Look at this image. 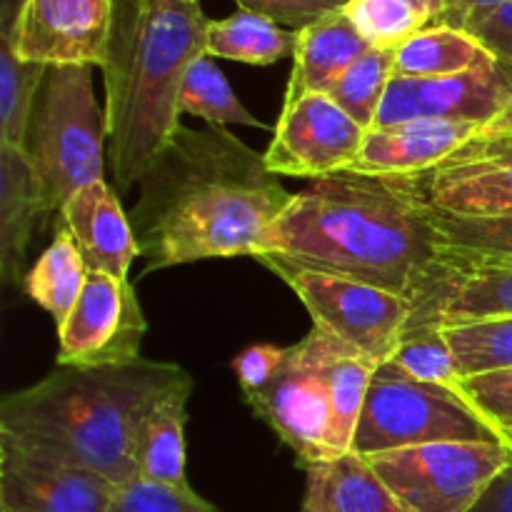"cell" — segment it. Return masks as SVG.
Returning <instances> with one entry per match:
<instances>
[{"label":"cell","mask_w":512,"mask_h":512,"mask_svg":"<svg viewBox=\"0 0 512 512\" xmlns=\"http://www.w3.org/2000/svg\"><path fill=\"white\" fill-rule=\"evenodd\" d=\"M390 290L413 305L405 335L440 328L455 258L443 245L420 175L343 170L293 193L258 253ZM253 255V258H255Z\"/></svg>","instance_id":"cell-1"},{"label":"cell","mask_w":512,"mask_h":512,"mask_svg":"<svg viewBox=\"0 0 512 512\" xmlns=\"http://www.w3.org/2000/svg\"><path fill=\"white\" fill-rule=\"evenodd\" d=\"M138 185L130 223L143 275L210 258H253L293 200L265 155L218 125L180 123Z\"/></svg>","instance_id":"cell-2"},{"label":"cell","mask_w":512,"mask_h":512,"mask_svg":"<svg viewBox=\"0 0 512 512\" xmlns=\"http://www.w3.org/2000/svg\"><path fill=\"white\" fill-rule=\"evenodd\" d=\"M175 363L135 360L105 368H55L0 405V433L40 455L103 475L138 480V445L150 410L188 383Z\"/></svg>","instance_id":"cell-3"},{"label":"cell","mask_w":512,"mask_h":512,"mask_svg":"<svg viewBox=\"0 0 512 512\" xmlns=\"http://www.w3.org/2000/svg\"><path fill=\"white\" fill-rule=\"evenodd\" d=\"M200 0H115L103 63L105 120L120 195L140 183L180 128V88L205 55Z\"/></svg>","instance_id":"cell-4"},{"label":"cell","mask_w":512,"mask_h":512,"mask_svg":"<svg viewBox=\"0 0 512 512\" xmlns=\"http://www.w3.org/2000/svg\"><path fill=\"white\" fill-rule=\"evenodd\" d=\"M108 120L93 90V65H50L35 95L23 155L45 215L70 195L103 180Z\"/></svg>","instance_id":"cell-5"},{"label":"cell","mask_w":512,"mask_h":512,"mask_svg":"<svg viewBox=\"0 0 512 512\" xmlns=\"http://www.w3.org/2000/svg\"><path fill=\"white\" fill-rule=\"evenodd\" d=\"M433 443L512 445L463 395L378 368L355 428L353 453L370 458Z\"/></svg>","instance_id":"cell-6"},{"label":"cell","mask_w":512,"mask_h":512,"mask_svg":"<svg viewBox=\"0 0 512 512\" xmlns=\"http://www.w3.org/2000/svg\"><path fill=\"white\" fill-rule=\"evenodd\" d=\"M253 260L278 275L298 295L313 318V328L350 345L378 368L388 363L403 343L413 320V305L400 295L360 280L308 270L273 253H260Z\"/></svg>","instance_id":"cell-7"},{"label":"cell","mask_w":512,"mask_h":512,"mask_svg":"<svg viewBox=\"0 0 512 512\" xmlns=\"http://www.w3.org/2000/svg\"><path fill=\"white\" fill-rule=\"evenodd\" d=\"M405 512H470L512 460L503 443H433L370 455Z\"/></svg>","instance_id":"cell-8"},{"label":"cell","mask_w":512,"mask_h":512,"mask_svg":"<svg viewBox=\"0 0 512 512\" xmlns=\"http://www.w3.org/2000/svg\"><path fill=\"white\" fill-rule=\"evenodd\" d=\"M245 403L298 455L303 468L340 458L315 328L300 343L290 345L275 378L258 393L245 395Z\"/></svg>","instance_id":"cell-9"},{"label":"cell","mask_w":512,"mask_h":512,"mask_svg":"<svg viewBox=\"0 0 512 512\" xmlns=\"http://www.w3.org/2000/svg\"><path fill=\"white\" fill-rule=\"evenodd\" d=\"M115 0H3L0 30L28 63L103 68Z\"/></svg>","instance_id":"cell-10"},{"label":"cell","mask_w":512,"mask_h":512,"mask_svg":"<svg viewBox=\"0 0 512 512\" xmlns=\"http://www.w3.org/2000/svg\"><path fill=\"white\" fill-rule=\"evenodd\" d=\"M143 308L128 280L88 270L83 293L58 328L60 368H105L140 360Z\"/></svg>","instance_id":"cell-11"},{"label":"cell","mask_w":512,"mask_h":512,"mask_svg":"<svg viewBox=\"0 0 512 512\" xmlns=\"http://www.w3.org/2000/svg\"><path fill=\"white\" fill-rule=\"evenodd\" d=\"M368 130L355 123L328 93H308L283 103L265 165L275 175L320 180L350 170Z\"/></svg>","instance_id":"cell-12"},{"label":"cell","mask_w":512,"mask_h":512,"mask_svg":"<svg viewBox=\"0 0 512 512\" xmlns=\"http://www.w3.org/2000/svg\"><path fill=\"white\" fill-rule=\"evenodd\" d=\"M512 103V65H478L443 78H393L373 128L408 120H458L488 125Z\"/></svg>","instance_id":"cell-13"},{"label":"cell","mask_w":512,"mask_h":512,"mask_svg":"<svg viewBox=\"0 0 512 512\" xmlns=\"http://www.w3.org/2000/svg\"><path fill=\"white\" fill-rule=\"evenodd\" d=\"M118 485L0 433V512H108Z\"/></svg>","instance_id":"cell-14"},{"label":"cell","mask_w":512,"mask_h":512,"mask_svg":"<svg viewBox=\"0 0 512 512\" xmlns=\"http://www.w3.org/2000/svg\"><path fill=\"white\" fill-rule=\"evenodd\" d=\"M430 205L460 218H512V138L478 135L420 175Z\"/></svg>","instance_id":"cell-15"},{"label":"cell","mask_w":512,"mask_h":512,"mask_svg":"<svg viewBox=\"0 0 512 512\" xmlns=\"http://www.w3.org/2000/svg\"><path fill=\"white\" fill-rule=\"evenodd\" d=\"M483 133L480 123L458 120H408L368 130L350 173L410 178L425 175Z\"/></svg>","instance_id":"cell-16"},{"label":"cell","mask_w":512,"mask_h":512,"mask_svg":"<svg viewBox=\"0 0 512 512\" xmlns=\"http://www.w3.org/2000/svg\"><path fill=\"white\" fill-rule=\"evenodd\" d=\"M58 215V225L68 230L88 270L128 280L130 265L140 258L138 240L130 215L105 178L70 195Z\"/></svg>","instance_id":"cell-17"},{"label":"cell","mask_w":512,"mask_h":512,"mask_svg":"<svg viewBox=\"0 0 512 512\" xmlns=\"http://www.w3.org/2000/svg\"><path fill=\"white\" fill-rule=\"evenodd\" d=\"M373 45L360 35L345 8L298 30L285 103L308 93H325Z\"/></svg>","instance_id":"cell-18"},{"label":"cell","mask_w":512,"mask_h":512,"mask_svg":"<svg viewBox=\"0 0 512 512\" xmlns=\"http://www.w3.org/2000/svg\"><path fill=\"white\" fill-rule=\"evenodd\" d=\"M45 218L48 215L23 150L0 143V278L5 285L25 280L28 245Z\"/></svg>","instance_id":"cell-19"},{"label":"cell","mask_w":512,"mask_h":512,"mask_svg":"<svg viewBox=\"0 0 512 512\" xmlns=\"http://www.w3.org/2000/svg\"><path fill=\"white\" fill-rule=\"evenodd\" d=\"M303 510L310 512H405L368 458H340L305 465Z\"/></svg>","instance_id":"cell-20"},{"label":"cell","mask_w":512,"mask_h":512,"mask_svg":"<svg viewBox=\"0 0 512 512\" xmlns=\"http://www.w3.org/2000/svg\"><path fill=\"white\" fill-rule=\"evenodd\" d=\"M193 378L165 393L150 410L138 445V480L168 488H188L185 473V423Z\"/></svg>","instance_id":"cell-21"},{"label":"cell","mask_w":512,"mask_h":512,"mask_svg":"<svg viewBox=\"0 0 512 512\" xmlns=\"http://www.w3.org/2000/svg\"><path fill=\"white\" fill-rule=\"evenodd\" d=\"M318 330L320 368H323L325 388H328L330 410H333V438L340 455L353 450L355 428L368 398L378 365L338 338Z\"/></svg>","instance_id":"cell-22"},{"label":"cell","mask_w":512,"mask_h":512,"mask_svg":"<svg viewBox=\"0 0 512 512\" xmlns=\"http://www.w3.org/2000/svg\"><path fill=\"white\" fill-rule=\"evenodd\" d=\"M455 268L440 308V328L512 318V263H473L453 253Z\"/></svg>","instance_id":"cell-23"},{"label":"cell","mask_w":512,"mask_h":512,"mask_svg":"<svg viewBox=\"0 0 512 512\" xmlns=\"http://www.w3.org/2000/svg\"><path fill=\"white\" fill-rule=\"evenodd\" d=\"M295 45L298 30H288L248 10H238L223 20H208L205 28V55L210 58L273 65L283 58H293Z\"/></svg>","instance_id":"cell-24"},{"label":"cell","mask_w":512,"mask_h":512,"mask_svg":"<svg viewBox=\"0 0 512 512\" xmlns=\"http://www.w3.org/2000/svg\"><path fill=\"white\" fill-rule=\"evenodd\" d=\"M495 60L478 40L453 25H433L395 48V78H443Z\"/></svg>","instance_id":"cell-25"},{"label":"cell","mask_w":512,"mask_h":512,"mask_svg":"<svg viewBox=\"0 0 512 512\" xmlns=\"http://www.w3.org/2000/svg\"><path fill=\"white\" fill-rule=\"evenodd\" d=\"M85 278H88V265H85L78 245L73 243L68 230L58 225L53 243L43 250V255L25 275L23 288L28 298L40 305L60 328L73 305L78 303Z\"/></svg>","instance_id":"cell-26"},{"label":"cell","mask_w":512,"mask_h":512,"mask_svg":"<svg viewBox=\"0 0 512 512\" xmlns=\"http://www.w3.org/2000/svg\"><path fill=\"white\" fill-rule=\"evenodd\" d=\"M345 13L373 48H398L420 30L440 25L445 0H348Z\"/></svg>","instance_id":"cell-27"},{"label":"cell","mask_w":512,"mask_h":512,"mask_svg":"<svg viewBox=\"0 0 512 512\" xmlns=\"http://www.w3.org/2000/svg\"><path fill=\"white\" fill-rule=\"evenodd\" d=\"M180 113L198 115L208 125H248L265 128L230 88L223 70L213 63L210 55H200L190 63L180 88Z\"/></svg>","instance_id":"cell-28"},{"label":"cell","mask_w":512,"mask_h":512,"mask_svg":"<svg viewBox=\"0 0 512 512\" xmlns=\"http://www.w3.org/2000/svg\"><path fill=\"white\" fill-rule=\"evenodd\" d=\"M45 65L18 58L13 40L0 30V143L23 150L25 130L35 95L45 78Z\"/></svg>","instance_id":"cell-29"},{"label":"cell","mask_w":512,"mask_h":512,"mask_svg":"<svg viewBox=\"0 0 512 512\" xmlns=\"http://www.w3.org/2000/svg\"><path fill=\"white\" fill-rule=\"evenodd\" d=\"M395 78V48H370L325 93L365 130H373L385 93Z\"/></svg>","instance_id":"cell-30"},{"label":"cell","mask_w":512,"mask_h":512,"mask_svg":"<svg viewBox=\"0 0 512 512\" xmlns=\"http://www.w3.org/2000/svg\"><path fill=\"white\" fill-rule=\"evenodd\" d=\"M380 368L403 375V378L418 380V383L453 390V393L468 398L463 390V375H460L443 328L418 330V333L405 335L393 358Z\"/></svg>","instance_id":"cell-31"},{"label":"cell","mask_w":512,"mask_h":512,"mask_svg":"<svg viewBox=\"0 0 512 512\" xmlns=\"http://www.w3.org/2000/svg\"><path fill=\"white\" fill-rule=\"evenodd\" d=\"M443 333L463 380L512 368V318L448 325Z\"/></svg>","instance_id":"cell-32"},{"label":"cell","mask_w":512,"mask_h":512,"mask_svg":"<svg viewBox=\"0 0 512 512\" xmlns=\"http://www.w3.org/2000/svg\"><path fill=\"white\" fill-rule=\"evenodd\" d=\"M435 225L450 253L473 263H512V218H460L435 210Z\"/></svg>","instance_id":"cell-33"},{"label":"cell","mask_w":512,"mask_h":512,"mask_svg":"<svg viewBox=\"0 0 512 512\" xmlns=\"http://www.w3.org/2000/svg\"><path fill=\"white\" fill-rule=\"evenodd\" d=\"M108 512H220L193 488H168L148 480H133L115 493Z\"/></svg>","instance_id":"cell-34"},{"label":"cell","mask_w":512,"mask_h":512,"mask_svg":"<svg viewBox=\"0 0 512 512\" xmlns=\"http://www.w3.org/2000/svg\"><path fill=\"white\" fill-rule=\"evenodd\" d=\"M463 390L475 410L503 430L512 443V368L465 378Z\"/></svg>","instance_id":"cell-35"},{"label":"cell","mask_w":512,"mask_h":512,"mask_svg":"<svg viewBox=\"0 0 512 512\" xmlns=\"http://www.w3.org/2000/svg\"><path fill=\"white\" fill-rule=\"evenodd\" d=\"M458 28L473 35L498 63L512 65V3L475 10L460 20Z\"/></svg>","instance_id":"cell-36"},{"label":"cell","mask_w":512,"mask_h":512,"mask_svg":"<svg viewBox=\"0 0 512 512\" xmlns=\"http://www.w3.org/2000/svg\"><path fill=\"white\" fill-rule=\"evenodd\" d=\"M240 10L258 13L285 28L300 30L328 13L345 8L348 0H235Z\"/></svg>","instance_id":"cell-37"},{"label":"cell","mask_w":512,"mask_h":512,"mask_svg":"<svg viewBox=\"0 0 512 512\" xmlns=\"http://www.w3.org/2000/svg\"><path fill=\"white\" fill-rule=\"evenodd\" d=\"M285 353H288V348L260 343L245 348L243 353L233 360L235 378H238L240 390H243V398L245 395H253L258 393V390H263L265 385L275 378V373H278L280 365H283Z\"/></svg>","instance_id":"cell-38"},{"label":"cell","mask_w":512,"mask_h":512,"mask_svg":"<svg viewBox=\"0 0 512 512\" xmlns=\"http://www.w3.org/2000/svg\"><path fill=\"white\" fill-rule=\"evenodd\" d=\"M470 512H512V460Z\"/></svg>","instance_id":"cell-39"},{"label":"cell","mask_w":512,"mask_h":512,"mask_svg":"<svg viewBox=\"0 0 512 512\" xmlns=\"http://www.w3.org/2000/svg\"><path fill=\"white\" fill-rule=\"evenodd\" d=\"M505 3H512V0H445V15L440 20V25H453V28H458V23L465 15L475 13V10L498 8V5Z\"/></svg>","instance_id":"cell-40"},{"label":"cell","mask_w":512,"mask_h":512,"mask_svg":"<svg viewBox=\"0 0 512 512\" xmlns=\"http://www.w3.org/2000/svg\"><path fill=\"white\" fill-rule=\"evenodd\" d=\"M480 135H485V138H512V103L498 115V118H493L488 125H483V133Z\"/></svg>","instance_id":"cell-41"},{"label":"cell","mask_w":512,"mask_h":512,"mask_svg":"<svg viewBox=\"0 0 512 512\" xmlns=\"http://www.w3.org/2000/svg\"><path fill=\"white\" fill-rule=\"evenodd\" d=\"M300 512H310V510H300Z\"/></svg>","instance_id":"cell-42"}]
</instances>
